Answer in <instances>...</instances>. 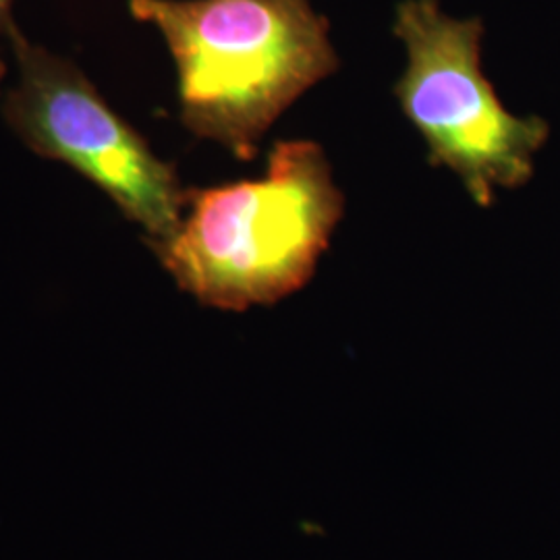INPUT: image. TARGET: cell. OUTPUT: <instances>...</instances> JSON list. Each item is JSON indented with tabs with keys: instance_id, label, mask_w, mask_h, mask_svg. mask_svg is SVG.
Segmentation results:
<instances>
[{
	"instance_id": "6da1fadb",
	"label": "cell",
	"mask_w": 560,
	"mask_h": 560,
	"mask_svg": "<svg viewBox=\"0 0 560 560\" xmlns=\"http://www.w3.org/2000/svg\"><path fill=\"white\" fill-rule=\"evenodd\" d=\"M177 67L180 120L254 161L275 120L339 69L330 23L312 0H129Z\"/></svg>"
},
{
	"instance_id": "7a4b0ae2",
	"label": "cell",
	"mask_w": 560,
	"mask_h": 560,
	"mask_svg": "<svg viewBox=\"0 0 560 560\" xmlns=\"http://www.w3.org/2000/svg\"><path fill=\"white\" fill-rule=\"evenodd\" d=\"M342 212L320 145L279 141L260 179L187 189L179 229L152 249L180 291L241 312L305 287Z\"/></svg>"
},
{
	"instance_id": "3957f363",
	"label": "cell",
	"mask_w": 560,
	"mask_h": 560,
	"mask_svg": "<svg viewBox=\"0 0 560 560\" xmlns=\"http://www.w3.org/2000/svg\"><path fill=\"white\" fill-rule=\"evenodd\" d=\"M395 36L407 67L395 85L400 110L418 129L430 162L446 166L481 208L497 189H517L534 177L550 125L504 108L481 71L480 18L459 20L439 0H402Z\"/></svg>"
},
{
	"instance_id": "277c9868",
	"label": "cell",
	"mask_w": 560,
	"mask_h": 560,
	"mask_svg": "<svg viewBox=\"0 0 560 560\" xmlns=\"http://www.w3.org/2000/svg\"><path fill=\"white\" fill-rule=\"evenodd\" d=\"M18 80L0 94V113L30 150L94 183L141 226L150 245L179 229L187 189L175 168L102 98L85 73L9 25Z\"/></svg>"
},
{
	"instance_id": "5b68a950",
	"label": "cell",
	"mask_w": 560,
	"mask_h": 560,
	"mask_svg": "<svg viewBox=\"0 0 560 560\" xmlns=\"http://www.w3.org/2000/svg\"><path fill=\"white\" fill-rule=\"evenodd\" d=\"M11 4H13V0H0V94H2V85H4L7 69H9V65H7V48H9L7 34H9V25L13 23Z\"/></svg>"
}]
</instances>
